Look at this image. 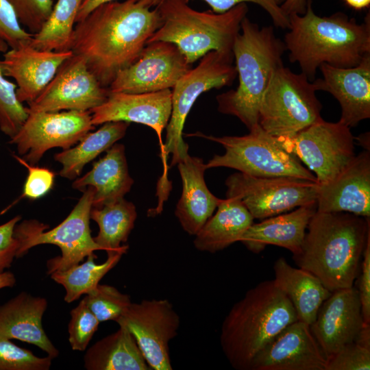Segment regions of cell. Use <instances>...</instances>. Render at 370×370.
Segmentation results:
<instances>
[{"label": "cell", "mask_w": 370, "mask_h": 370, "mask_svg": "<svg viewBox=\"0 0 370 370\" xmlns=\"http://www.w3.org/2000/svg\"><path fill=\"white\" fill-rule=\"evenodd\" d=\"M151 7L149 0L112 1L76 23L69 50L84 59L103 87L138 59L160 27L158 9Z\"/></svg>", "instance_id": "obj_1"}, {"label": "cell", "mask_w": 370, "mask_h": 370, "mask_svg": "<svg viewBox=\"0 0 370 370\" xmlns=\"http://www.w3.org/2000/svg\"><path fill=\"white\" fill-rule=\"evenodd\" d=\"M288 18L289 31L283 42L289 61L297 62L310 81L323 64L349 68L370 55L369 13L362 23L343 12L321 17L308 0L304 14L293 13Z\"/></svg>", "instance_id": "obj_2"}, {"label": "cell", "mask_w": 370, "mask_h": 370, "mask_svg": "<svg viewBox=\"0 0 370 370\" xmlns=\"http://www.w3.org/2000/svg\"><path fill=\"white\" fill-rule=\"evenodd\" d=\"M293 260L330 292L353 286L370 239L369 217L346 212L316 211Z\"/></svg>", "instance_id": "obj_3"}, {"label": "cell", "mask_w": 370, "mask_h": 370, "mask_svg": "<svg viewBox=\"0 0 370 370\" xmlns=\"http://www.w3.org/2000/svg\"><path fill=\"white\" fill-rule=\"evenodd\" d=\"M297 320L291 302L274 280L262 282L248 290L225 316L220 333L222 351L234 369L250 370L261 349Z\"/></svg>", "instance_id": "obj_4"}, {"label": "cell", "mask_w": 370, "mask_h": 370, "mask_svg": "<svg viewBox=\"0 0 370 370\" xmlns=\"http://www.w3.org/2000/svg\"><path fill=\"white\" fill-rule=\"evenodd\" d=\"M286 51L272 26L260 28L245 16L232 47L238 85L217 96L218 110L237 117L249 130L258 126L262 96L273 73L284 65Z\"/></svg>", "instance_id": "obj_5"}, {"label": "cell", "mask_w": 370, "mask_h": 370, "mask_svg": "<svg viewBox=\"0 0 370 370\" xmlns=\"http://www.w3.org/2000/svg\"><path fill=\"white\" fill-rule=\"evenodd\" d=\"M188 0H163L156 7L162 23L147 41L174 44L193 64L211 51L232 52L235 38L247 16V3H239L223 13L199 12Z\"/></svg>", "instance_id": "obj_6"}, {"label": "cell", "mask_w": 370, "mask_h": 370, "mask_svg": "<svg viewBox=\"0 0 370 370\" xmlns=\"http://www.w3.org/2000/svg\"><path fill=\"white\" fill-rule=\"evenodd\" d=\"M190 136L204 138L224 147L223 155H215L206 164L207 169L223 166L256 177H291L317 182L315 175L280 140L259 125L240 136L217 137L201 132Z\"/></svg>", "instance_id": "obj_7"}, {"label": "cell", "mask_w": 370, "mask_h": 370, "mask_svg": "<svg viewBox=\"0 0 370 370\" xmlns=\"http://www.w3.org/2000/svg\"><path fill=\"white\" fill-rule=\"evenodd\" d=\"M312 81L284 65L273 73L260 103L259 125L283 141L322 120V106Z\"/></svg>", "instance_id": "obj_8"}, {"label": "cell", "mask_w": 370, "mask_h": 370, "mask_svg": "<svg viewBox=\"0 0 370 370\" xmlns=\"http://www.w3.org/2000/svg\"><path fill=\"white\" fill-rule=\"evenodd\" d=\"M94 189L88 186L68 217L59 225L45 232L48 225L36 220L17 223L14 230L18 242L16 258L23 256L33 247L52 244L60 247L62 254L47 262V274L66 270L80 263L84 258L102 250L91 236L89 226Z\"/></svg>", "instance_id": "obj_9"}, {"label": "cell", "mask_w": 370, "mask_h": 370, "mask_svg": "<svg viewBox=\"0 0 370 370\" xmlns=\"http://www.w3.org/2000/svg\"><path fill=\"white\" fill-rule=\"evenodd\" d=\"M232 52L211 51L204 55L194 69L181 77L172 88V110L166 127V138L160 153L166 174V157L171 153V166L176 165L188 153L182 138L186 117L197 99L213 88L230 86L237 76Z\"/></svg>", "instance_id": "obj_10"}, {"label": "cell", "mask_w": 370, "mask_h": 370, "mask_svg": "<svg viewBox=\"0 0 370 370\" xmlns=\"http://www.w3.org/2000/svg\"><path fill=\"white\" fill-rule=\"evenodd\" d=\"M226 196L239 199L254 219H264L317 202L319 184L291 177H261L241 172L230 175Z\"/></svg>", "instance_id": "obj_11"}, {"label": "cell", "mask_w": 370, "mask_h": 370, "mask_svg": "<svg viewBox=\"0 0 370 370\" xmlns=\"http://www.w3.org/2000/svg\"><path fill=\"white\" fill-rule=\"evenodd\" d=\"M315 174L319 184L333 180L356 156L350 127L323 119L281 141Z\"/></svg>", "instance_id": "obj_12"}, {"label": "cell", "mask_w": 370, "mask_h": 370, "mask_svg": "<svg viewBox=\"0 0 370 370\" xmlns=\"http://www.w3.org/2000/svg\"><path fill=\"white\" fill-rule=\"evenodd\" d=\"M116 322L133 335L151 369H173L169 344L177 335L180 318L169 300L132 302Z\"/></svg>", "instance_id": "obj_13"}, {"label": "cell", "mask_w": 370, "mask_h": 370, "mask_svg": "<svg viewBox=\"0 0 370 370\" xmlns=\"http://www.w3.org/2000/svg\"><path fill=\"white\" fill-rule=\"evenodd\" d=\"M28 116L10 143L29 164H36L49 149L71 148L95 128L90 111L27 112Z\"/></svg>", "instance_id": "obj_14"}, {"label": "cell", "mask_w": 370, "mask_h": 370, "mask_svg": "<svg viewBox=\"0 0 370 370\" xmlns=\"http://www.w3.org/2000/svg\"><path fill=\"white\" fill-rule=\"evenodd\" d=\"M109 91L89 71L86 61L73 54L58 68L27 112L90 111L102 104Z\"/></svg>", "instance_id": "obj_15"}, {"label": "cell", "mask_w": 370, "mask_h": 370, "mask_svg": "<svg viewBox=\"0 0 370 370\" xmlns=\"http://www.w3.org/2000/svg\"><path fill=\"white\" fill-rule=\"evenodd\" d=\"M173 43L148 42L138 59L121 71L108 88L110 93H143L173 88L190 69Z\"/></svg>", "instance_id": "obj_16"}, {"label": "cell", "mask_w": 370, "mask_h": 370, "mask_svg": "<svg viewBox=\"0 0 370 370\" xmlns=\"http://www.w3.org/2000/svg\"><path fill=\"white\" fill-rule=\"evenodd\" d=\"M364 325L358 292L353 286L332 291L310 329L327 358L353 343Z\"/></svg>", "instance_id": "obj_17"}, {"label": "cell", "mask_w": 370, "mask_h": 370, "mask_svg": "<svg viewBox=\"0 0 370 370\" xmlns=\"http://www.w3.org/2000/svg\"><path fill=\"white\" fill-rule=\"evenodd\" d=\"M326 364L310 325L297 320L261 349L250 370H325Z\"/></svg>", "instance_id": "obj_18"}, {"label": "cell", "mask_w": 370, "mask_h": 370, "mask_svg": "<svg viewBox=\"0 0 370 370\" xmlns=\"http://www.w3.org/2000/svg\"><path fill=\"white\" fill-rule=\"evenodd\" d=\"M171 110L172 92L166 89L143 93L109 92L106 100L90 112L94 126L111 121H125L150 127L159 138L162 153V134L168 125Z\"/></svg>", "instance_id": "obj_19"}, {"label": "cell", "mask_w": 370, "mask_h": 370, "mask_svg": "<svg viewBox=\"0 0 370 370\" xmlns=\"http://www.w3.org/2000/svg\"><path fill=\"white\" fill-rule=\"evenodd\" d=\"M73 54L71 50L42 51L23 44L3 53L0 69L4 76L16 81L20 102L28 104L38 97L60 65Z\"/></svg>", "instance_id": "obj_20"}, {"label": "cell", "mask_w": 370, "mask_h": 370, "mask_svg": "<svg viewBox=\"0 0 370 370\" xmlns=\"http://www.w3.org/2000/svg\"><path fill=\"white\" fill-rule=\"evenodd\" d=\"M321 78L313 81L317 91L330 93L341 108L340 123L352 127L370 118V55L357 66H319Z\"/></svg>", "instance_id": "obj_21"}, {"label": "cell", "mask_w": 370, "mask_h": 370, "mask_svg": "<svg viewBox=\"0 0 370 370\" xmlns=\"http://www.w3.org/2000/svg\"><path fill=\"white\" fill-rule=\"evenodd\" d=\"M317 211L370 217V153L355 156L331 181L319 184Z\"/></svg>", "instance_id": "obj_22"}, {"label": "cell", "mask_w": 370, "mask_h": 370, "mask_svg": "<svg viewBox=\"0 0 370 370\" xmlns=\"http://www.w3.org/2000/svg\"><path fill=\"white\" fill-rule=\"evenodd\" d=\"M47 300L22 291L0 306V335L32 344L56 358L58 349L47 336L42 327V317Z\"/></svg>", "instance_id": "obj_23"}, {"label": "cell", "mask_w": 370, "mask_h": 370, "mask_svg": "<svg viewBox=\"0 0 370 370\" xmlns=\"http://www.w3.org/2000/svg\"><path fill=\"white\" fill-rule=\"evenodd\" d=\"M182 182V193L175 214L183 230L195 236L212 215L221 199L214 196L207 187L204 160L188 153L177 164Z\"/></svg>", "instance_id": "obj_24"}, {"label": "cell", "mask_w": 370, "mask_h": 370, "mask_svg": "<svg viewBox=\"0 0 370 370\" xmlns=\"http://www.w3.org/2000/svg\"><path fill=\"white\" fill-rule=\"evenodd\" d=\"M316 211L317 202L264 219L258 223H253L240 242L256 253L267 245H273L296 255L301 250L308 225Z\"/></svg>", "instance_id": "obj_25"}, {"label": "cell", "mask_w": 370, "mask_h": 370, "mask_svg": "<svg viewBox=\"0 0 370 370\" xmlns=\"http://www.w3.org/2000/svg\"><path fill=\"white\" fill-rule=\"evenodd\" d=\"M134 183L130 177L122 144H114L106 154L92 165V169L76 179L73 188L84 191L88 186L94 189L92 208H101L123 198Z\"/></svg>", "instance_id": "obj_26"}, {"label": "cell", "mask_w": 370, "mask_h": 370, "mask_svg": "<svg viewBox=\"0 0 370 370\" xmlns=\"http://www.w3.org/2000/svg\"><path fill=\"white\" fill-rule=\"evenodd\" d=\"M274 282L291 302L298 320L310 325L332 292L312 273L290 265L283 257L273 264Z\"/></svg>", "instance_id": "obj_27"}, {"label": "cell", "mask_w": 370, "mask_h": 370, "mask_svg": "<svg viewBox=\"0 0 370 370\" xmlns=\"http://www.w3.org/2000/svg\"><path fill=\"white\" fill-rule=\"evenodd\" d=\"M195 235V247L201 251L215 253L240 241L254 223V218L237 198L227 197Z\"/></svg>", "instance_id": "obj_28"}, {"label": "cell", "mask_w": 370, "mask_h": 370, "mask_svg": "<svg viewBox=\"0 0 370 370\" xmlns=\"http://www.w3.org/2000/svg\"><path fill=\"white\" fill-rule=\"evenodd\" d=\"M86 349L84 366L87 370H150L138 344L123 325Z\"/></svg>", "instance_id": "obj_29"}, {"label": "cell", "mask_w": 370, "mask_h": 370, "mask_svg": "<svg viewBox=\"0 0 370 370\" xmlns=\"http://www.w3.org/2000/svg\"><path fill=\"white\" fill-rule=\"evenodd\" d=\"M128 127L129 123L125 121L105 123L97 131L88 132L76 147L56 153L54 159L62 166L60 175L75 179L86 164L122 138Z\"/></svg>", "instance_id": "obj_30"}, {"label": "cell", "mask_w": 370, "mask_h": 370, "mask_svg": "<svg viewBox=\"0 0 370 370\" xmlns=\"http://www.w3.org/2000/svg\"><path fill=\"white\" fill-rule=\"evenodd\" d=\"M137 213L133 203L124 198L101 208H92L90 217L99 226L95 242L106 253L128 248L123 245L134 227Z\"/></svg>", "instance_id": "obj_31"}, {"label": "cell", "mask_w": 370, "mask_h": 370, "mask_svg": "<svg viewBox=\"0 0 370 370\" xmlns=\"http://www.w3.org/2000/svg\"><path fill=\"white\" fill-rule=\"evenodd\" d=\"M127 249L107 253V259L101 264L95 262L96 255L88 256L84 262L64 271L53 272L50 274L51 278L64 288V299L66 303H71L93 291L105 275L118 264Z\"/></svg>", "instance_id": "obj_32"}, {"label": "cell", "mask_w": 370, "mask_h": 370, "mask_svg": "<svg viewBox=\"0 0 370 370\" xmlns=\"http://www.w3.org/2000/svg\"><path fill=\"white\" fill-rule=\"evenodd\" d=\"M82 0H58L40 30L29 44L39 50H69L77 13Z\"/></svg>", "instance_id": "obj_33"}, {"label": "cell", "mask_w": 370, "mask_h": 370, "mask_svg": "<svg viewBox=\"0 0 370 370\" xmlns=\"http://www.w3.org/2000/svg\"><path fill=\"white\" fill-rule=\"evenodd\" d=\"M9 49L8 45L0 38V53ZM0 69V130L10 138L20 130L28 116L27 107L18 99L16 84L6 79Z\"/></svg>", "instance_id": "obj_34"}, {"label": "cell", "mask_w": 370, "mask_h": 370, "mask_svg": "<svg viewBox=\"0 0 370 370\" xmlns=\"http://www.w3.org/2000/svg\"><path fill=\"white\" fill-rule=\"evenodd\" d=\"M84 299L99 322L116 321L132 303L130 295L108 284H99Z\"/></svg>", "instance_id": "obj_35"}, {"label": "cell", "mask_w": 370, "mask_h": 370, "mask_svg": "<svg viewBox=\"0 0 370 370\" xmlns=\"http://www.w3.org/2000/svg\"><path fill=\"white\" fill-rule=\"evenodd\" d=\"M53 358L38 357L0 335V370H49Z\"/></svg>", "instance_id": "obj_36"}, {"label": "cell", "mask_w": 370, "mask_h": 370, "mask_svg": "<svg viewBox=\"0 0 370 370\" xmlns=\"http://www.w3.org/2000/svg\"><path fill=\"white\" fill-rule=\"evenodd\" d=\"M99 321L86 305L84 297L71 311L68 324L69 342L73 350L84 352L86 349L94 334L97 330Z\"/></svg>", "instance_id": "obj_37"}, {"label": "cell", "mask_w": 370, "mask_h": 370, "mask_svg": "<svg viewBox=\"0 0 370 370\" xmlns=\"http://www.w3.org/2000/svg\"><path fill=\"white\" fill-rule=\"evenodd\" d=\"M21 25L32 34L38 32L51 14L53 0H8Z\"/></svg>", "instance_id": "obj_38"}, {"label": "cell", "mask_w": 370, "mask_h": 370, "mask_svg": "<svg viewBox=\"0 0 370 370\" xmlns=\"http://www.w3.org/2000/svg\"><path fill=\"white\" fill-rule=\"evenodd\" d=\"M370 349L354 342L327 358L325 370H369Z\"/></svg>", "instance_id": "obj_39"}, {"label": "cell", "mask_w": 370, "mask_h": 370, "mask_svg": "<svg viewBox=\"0 0 370 370\" xmlns=\"http://www.w3.org/2000/svg\"><path fill=\"white\" fill-rule=\"evenodd\" d=\"M34 34L26 31L8 0H0V38L10 48L29 43Z\"/></svg>", "instance_id": "obj_40"}, {"label": "cell", "mask_w": 370, "mask_h": 370, "mask_svg": "<svg viewBox=\"0 0 370 370\" xmlns=\"http://www.w3.org/2000/svg\"><path fill=\"white\" fill-rule=\"evenodd\" d=\"M189 1V0H188ZM216 13L225 12L242 3H254L260 5L271 16L274 26L282 29L288 28V18L281 5L286 0H202Z\"/></svg>", "instance_id": "obj_41"}, {"label": "cell", "mask_w": 370, "mask_h": 370, "mask_svg": "<svg viewBox=\"0 0 370 370\" xmlns=\"http://www.w3.org/2000/svg\"><path fill=\"white\" fill-rule=\"evenodd\" d=\"M15 158L28 169V175L24 184L23 196L36 199L45 195L53 187L55 174L47 168L34 166L23 158Z\"/></svg>", "instance_id": "obj_42"}, {"label": "cell", "mask_w": 370, "mask_h": 370, "mask_svg": "<svg viewBox=\"0 0 370 370\" xmlns=\"http://www.w3.org/2000/svg\"><path fill=\"white\" fill-rule=\"evenodd\" d=\"M16 216L5 223L0 224V273L11 267L18 249V242L14 237V230L20 221Z\"/></svg>", "instance_id": "obj_43"}, {"label": "cell", "mask_w": 370, "mask_h": 370, "mask_svg": "<svg viewBox=\"0 0 370 370\" xmlns=\"http://www.w3.org/2000/svg\"><path fill=\"white\" fill-rule=\"evenodd\" d=\"M357 288L365 325H370V239L365 248Z\"/></svg>", "instance_id": "obj_44"}, {"label": "cell", "mask_w": 370, "mask_h": 370, "mask_svg": "<svg viewBox=\"0 0 370 370\" xmlns=\"http://www.w3.org/2000/svg\"><path fill=\"white\" fill-rule=\"evenodd\" d=\"M308 0H286L281 8L286 16L291 14H303L306 12Z\"/></svg>", "instance_id": "obj_45"}, {"label": "cell", "mask_w": 370, "mask_h": 370, "mask_svg": "<svg viewBox=\"0 0 370 370\" xmlns=\"http://www.w3.org/2000/svg\"><path fill=\"white\" fill-rule=\"evenodd\" d=\"M116 0H82L77 13L75 23L84 19L91 11L104 3Z\"/></svg>", "instance_id": "obj_46"}, {"label": "cell", "mask_w": 370, "mask_h": 370, "mask_svg": "<svg viewBox=\"0 0 370 370\" xmlns=\"http://www.w3.org/2000/svg\"><path fill=\"white\" fill-rule=\"evenodd\" d=\"M354 342L370 349V325L362 327Z\"/></svg>", "instance_id": "obj_47"}, {"label": "cell", "mask_w": 370, "mask_h": 370, "mask_svg": "<svg viewBox=\"0 0 370 370\" xmlns=\"http://www.w3.org/2000/svg\"><path fill=\"white\" fill-rule=\"evenodd\" d=\"M16 284V278L13 273L4 271L0 273V289L12 287Z\"/></svg>", "instance_id": "obj_48"}, {"label": "cell", "mask_w": 370, "mask_h": 370, "mask_svg": "<svg viewBox=\"0 0 370 370\" xmlns=\"http://www.w3.org/2000/svg\"><path fill=\"white\" fill-rule=\"evenodd\" d=\"M351 8L360 10L368 8L370 5V0H344Z\"/></svg>", "instance_id": "obj_49"}, {"label": "cell", "mask_w": 370, "mask_h": 370, "mask_svg": "<svg viewBox=\"0 0 370 370\" xmlns=\"http://www.w3.org/2000/svg\"><path fill=\"white\" fill-rule=\"evenodd\" d=\"M151 5L153 6H157L159 5L163 0H149Z\"/></svg>", "instance_id": "obj_50"}]
</instances>
